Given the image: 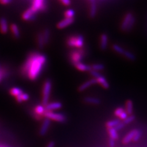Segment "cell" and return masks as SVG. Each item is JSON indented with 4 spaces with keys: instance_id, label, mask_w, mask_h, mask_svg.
I'll list each match as a JSON object with an SVG mask.
<instances>
[{
    "instance_id": "1",
    "label": "cell",
    "mask_w": 147,
    "mask_h": 147,
    "mask_svg": "<svg viewBox=\"0 0 147 147\" xmlns=\"http://www.w3.org/2000/svg\"><path fill=\"white\" fill-rule=\"evenodd\" d=\"M47 61L45 55L38 52L31 53L22 67L23 74L31 80L38 79Z\"/></svg>"
},
{
    "instance_id": "2",
    "label": "cell",
    "mask_w": 147,
    "mask_h": 147,
    "mask_svg": "<svg viewBox=\"0 0 147 147\" xmlns=\"http://www.w3.org/2000/svg\"><path fill=\"white\" fill-rule=\"evenodd\" d=\"M67 44L70 47L81 49L84 45V38L81 35L71 36L67 39Z\"/></svg>"
},
{
    "instance_id": "3",
    "label": "cell",
    "mask_w": 147,
    "mask_h": 147,
    "mask_svg": "<svg viewBox=\"0 0 147 147\" xmlns=\"http://www.w3.org/2000/svg\"><path fill=\"white\" fill-rule=\"evenodd\" d=\"M136 18L131 12H128L124 17L123 20L121 24V29L123 31H128L131 30L134 26Z\"/></svg>"
},
{
    "instance_id": "4",
    "label": "cell",
    "mask_w": 147,
    "mask_h": 147,
    "mask_svg": "<svg viewBox=\"0 0 147 147\" xmlns=\"http://www.w3.org/2000/svg\"><path fill=\"white\" fill-rule=\"evenodd\" d=\"M52 82L50 80H47L44 85L43 87V97H42V104L46 105L49 103V97L50 92L52 90Z\"/></svg>"
},
{
    "instance_id": "5",
    "label": "cell",
    "mask_w": 147,
    "mask_h": 147,
    "mask_svg": "<svg viewBox=\"0 0 147 147\" xmlns=\"http://www.w3.org/2000/svg\"><path fill=\"white\" fill-rule=\"evenodd\" d=\"M44 117L50 119H53L58 122H64L66 120V117L63 114L54 113L51 111H45L44 113Z\"/></svg>"
},
{
    "instance_id": "6",
    "label": "cell",
    "mask_w": 147,
    "mask_h": 147,
    "mask_svg": "<svg viewBox=\"0 0 147 147\" xmlns=\"http://www.w3.org/2000/svg\"><path fill=\"white\" fill-rule=\"evenodd\" d=\"M90 73H91V76H93L94 79H96L98 83H99V84H100L101 86L104 87V88L107 89L109 88V84L108 82L107 81L106 79H105L104 76H101L98 71L91 70Z\"/></svg>"
},
{
    "instance_id": "7",
    "label": "cell",
    "mask_w": 147,
    "mask_h": 147,
    "mask_svg": "<svg viewBox=\"0 0 147 147\" xmlns=\"http://www.w3.org/2000/svg\"><path fill=\"white\" fill-rule=\"evenodd\" d=\"M83 52L82 50H78V51H74L71 53L70 55L71 60L73 64H77L80 63L83 58Z\"/></svg>"
},
{
    "instance_id": "8",
    "label": "cell",
    "mask_w": 147,
    "mask_h": 147,
    "mask_svg": "<svg viewBox=\"0 0 147 147\" xmlns=\"http://www.w3.org/2000/svg\"><path fill=\"white\" fill-rule=\"evenodd\" d=\"M44 0H33V5L31 7L35 13L44 9Z\"/></svg>"
},
{
    "instance_id": "9",
    "label": "cell",
    "mask_w": 147,
    "mask_h": 147,
    "mask_svg": "<svg viewBox=\"0 0 147 147\" xmlns=\"http://www.w3.org/2000/svg\"><path fill=\"white\" fill-rule=\"evenodd\" d=\"M50 125V119L45 118L44 120V122L42 123V126H41L40 129L39 131V134L41 136H44L46 133L47 132V131Z\"/></svg>"
},
{
    "instance_id": "10",
    "label": "cell",
    "mask_w": 147,
    "mask_h": 147,
    "mask_svg": "<svg viewBox=\"0 0 147 147\" xmlns=\"http://www.w3.org/2000/svg\"><path fill=\"white\" fill-rule=\"evenodd\" d=\"M74 22V18H65L63 20L59 22L57 24V28L58 29H63L71 25Z\"/></svg>"
},
{
    "instance_id": "11",
    "label": "cell",
    "mask_w": 147,
    "mask_h": 147,
    "mask_svg": "<svg viewBox=\"0 0 147 147\" xmlns=\"http://www.w3.org/2000/svg\"><path fill=\"white\" fill-rule=\"evenodd\" d=\"M35 12L32 10V9L30 7L28 9H27L22 14V18L24 20L30 21L34 19L35 18Z\"/></svg>"
},
{
    "instance_id": "12",
    "label": "cell",
    "mask_w": 147,
    "mask_h": 147,
    "mask_svg": "<svg viewBox=\"0 0 147 147\" xmlns=\"http://www.w3.org/2000/svg\"><path fill=\"white\" fill-rule=\"evenodd\" d=\"M96 84H98V82H97V80H96V79L94 78V79H90V80H89L88 81L85 82L83 84H82L79 87V88H78V90H79V91H84V90H85L86 89L88 88V87L91 86V85H93Z\"/></svg>"
},
{
    "instance_id": "13",
    "label": "cell",
    "mask_w": 147,
    "mask_h": 147,
    "mask_svg": "<svg viewBox=\"0 0 147 147\" xmlns=\"http://www.w3.org/2000/svg\"><path fill=\"white\" fill-rule=\"evenodd\" d=\"M63 106L61 102H55L52 103H48L45 105V111H51L53 110H57L61 109Z\"/></svg>"
},
{
    "instance_id": "14",
    "label": "cell",
    "mask_w": 147,
    "mask_h": 147,
    "mask_svg": "<svg viewBox=\"0 0 147 147\" xmlns=\"http://www.w3.org/2000/svg\"><path fill=\"white\" fill-rule=\"evenodd\" d=\"M9 30V26L7 20L5 18H0V31L2 33L6 34Z\"/></svg>"
},
{
    "instance_id": "15",
    "label": "cell",
    "mask_w": 147,
    "mask_h": 147,
    "mask_svg": "<svg viewBox=\"0 0 147 147\" xmlns=\"http://www.w3.org/2000/svg\"><path fill=\"white\" fill-rule=\"evenodd\" d=\"M108 44V36L106 34H102L100 38V49L104 50L106 49Z\"/></svg>"
},
{
    "instance_id": "16",
    "label": "cell",
    "mask_w": 147,
    "mask_h": 147,
    "mask_svg": "<svg viewBox=\"0 0 147 147\" xmlns=\"http://www.w3.org/2000/svg\"><path fill=\"white\" fill-rule=\"evenodd\" d=\"M136 131H137V129H134L129 132L128 134L124 137V139L123 140V143L125 144H127L129 143V142L133 139V138H134V136L136 134Z\"/></svg>"
},
{
    "instance_id": "17",
    "label": "cell",
    "mask_w": 147,
    "mask_h": 147,
    "mask_svg": "<svg viewBox=\"0 0 147 147\" xmlns=\"http://www.w3.org/2000/svg\"><path fill=\"white\" fill-rule=\"evenodd\" d=\"M74 65L77 69L80 71H90L91 70V66L86 65L85 64H83L81 62L78 63Z\"/></svg>"
},
{
    "instance_id": "18",
    "label": "cell",
    "mask_w": 147,
    "mask_h": 147,
    "mask_svg": "<svg viewBox=\"0 0 147 147\" xmlns=\"http://www.w3.org/2000/svg\"><path fill=\"white\" fill-rule=\"evenodd\" d=\"M11 30L12 33L13 35V36L15 37L16 38H20V31L19 28H18V26L16 24H13L11 25Z\"/></svg>"
},
{
    "instance_id": "19",
    "label": "cell",
    "mask_w": 147,
    "mask_h": 147,
    "mask_svg": "<svg viewBox=\"0 0 147 147\" xmlns=\"http://www.w3.org/2000/svg\"><path fill=\"white\" fill-rule=\"evenodd\" d=\"M84 100L87 103L94 105H98L100 103V100L99 99L93 97H86L84 99Z\"/></svg>"
},
{
    "instance_id": "20",
    "label": "cell",
    "mask_w": 147,
    "mask_h": 147,
    "mask_svg": "<svg viewBox=\"0 0 147 147\" xmlns=\"http://www.w3.org/2000/svg\"><path fill=\"white\" fill-rule=\"evenodd\" d=\"M37 44H38V47L40 49L43 48L44 46L45 45L42 33H39L37 36Z\"/></svg>"
},
{
    "instance_id": "21",
    "label": "cell",
    "mask_w": 147,
    "mask_h": 147,
    "mask_svg": "<svg viewBox=\"0 0 147 147\" xmlns=\"http://www.w3.org/2000/svg\"><path fill=\"white\" fill-rule=\"evenodd\" d=\"M126 113L127 115H131L133 111V103L132 101L131 100H128L126 101Z\"/></svg>"
},
{
    "instance_id": "22",
    "label": "cell",
    "mask_w": 147,
    "mask_h": 147,
    "mask_svg": "<svg viewBox=\"0 0 147 147\" xmlns=\"http://www.w3.org/2000/svg\"><path fill=\"white\" fill-rule=\"evenodd\" d=\"M23 93H24V92H23L22 90H21L19 88H17V87H13V88H12L10 90L11 94L13 96H16V97L22 94Z\"/></svg>"
},
{
    "instance_id": "23",
    "label": "cell",
    "mask_w": 147,
    "mask_h": 147,
    "mask_svg": "<svg viewBox=\"0 0 147 147\" xmlns=\"http://www.w3.org/2000/svg\"><path fill=\"white\" fill-rule=\"evenodd\" d=\"M109 133L110 136V139H112L113 140H116L118 138V135L117 134V131L115 129L114 127H110L109 128Z\"/></svg>"
},
{
    "instance_id": "24",
    "label": "cell",
    "mask_w": 147,
    "mask_h": 147,
    "mask_svg": "<svg viewBox=\"0 0 147 147\" xmlns=\"http://www.w3.org/2000/svg\"><path fill=\"white\" fill-rule=\"evenodd\" d=\"M42 33L45 44H47L49 42V39H50V30L49 29H45L43 31V32H42Z\"/></svg>"
},
{
    "instance_id": "25",
    "label": "cell",
    "mask_w": 147,
    "mask_h": 147,
    "mask_svg": "<svg viewBox=\"0 0 147 147\" xmlns=\"http://www.w3.org/2000/svg\"><path fill=\"white\" fill-rule=\"evenodd\" d=\"M97 12V7H96V4L95 3H92L90 7V14L91 17H94Z\"/></svg>"
},
{
    "instance_id": "26",
    "label": "cell",
    "mask_w": 147,
    "mask_h": 147,
    "mask_svg": "<svg viewBox=\"0 0 147 147\" xmlns=\"http://www.w3.org/2000/svg\"><path fill=\"white\" fill-rule=\"evenodd\" d=\"M123 55L124 57H125L126 58L130 59L131 61H134L136 59L135 55L129 51H126V50H125V52H124L123 53Z\"/></svg>"
},
{
    "instance_id": "27",
    "label": "cell",
    "mask_w": 147,
    "mask_h": 147,
    "mask_svg": "<svg viewBox=\"0 0 147 147\" xmlns=\"http://www.w3.org/2000/svg\"><path fill=\"white\" fill-rule=\"evenodd\" d=\"M119 122H120V120H119V119H113V120L108 121L106 124V126L108 128L114 127H115Z\"/></svg>"
},
{
    "instance_id": "28",
    "label": "cell",
    "mask_w": 147,
    "mask_h": 147,
    "mask_svg": "<svg viewBox=\"0 0 147 147\" xmlns=\"http://www.w3.org/2000/svg\"><path fill=\"white\" fill-rule=\"evenodd\" d=\"M91 70L98 72L99 71L104 69V66L102 64H93V66H91Z\"/></svg>"
},
{
    "instance_id": "29",
    "label": "cell",
    "mask_w": 147,
    "mask_h": 147,
    "mask_svg": "<svg viewBox=\"0 0 147 147\" xmlns=\"http://www.w3.org/2000/svg\"><path fill=\"white\" fill-rule=\"evenodd\" d=\"M112 48H113L114 51H115L116 52H117V53H118L119 54L123 55V52H125V50H124L121 47H120V46L117 45V44H114L113 45Z\"/></svg>"
},
{
    "instance_id": "30",
    "label": "cell",
    "mask_w": 147,
    "mask_h": 147,
    "mask_svg": "<svg viewBox=\"0 0 147 147\" xmlns=\"http://www.w3.org/2000/svg\"><path fill=\"white\" fill-rule=\"evenodd\" d=\"M65 18H74L75 16V12L72 9H68L64 12Z\"/></svg>"
},
{
    "instance_id": "31",
    "label": "cell",
    "mask_w": 147,
    "mask_h": 147,
    "mask_svg": "<svg viewBox=\"0 0 147 147\" xmlns=\"http://www.w3.org/2000/svg\"><path fill=\"white\" fill-rule=\"evenodd\" d=\"M35 111L38 114H44V112H45V107L42 106V105H39L36 107Z\"/></svg>"
},
{
    "instance_id": "32",
    "label": "cell",
    "mask_w": 147,
    "mask_h": 147,
    "mask_svg": "<svg viewBox=\"0 0 147 147\" xmlns=\"http://www.w3.org/2000/svg\"><path fill=\"white\" fill-rule=\"evenodd\" d=\"M135 118H136V117H135L134 115H131L130 116L127 117L125 119H124L123 123H125V125H126V124H129V123H130L132 121H134Z\"/></svg>"
},
{
    "instance_id": "33",
    "label": "cell",
    "mask_w": 147,
    "mask_h": 147,
    "mask_svg": "<svg viewBox=\"0 0 147 147\" xmlns=\"http://www.w3.org/2000/svg\"><path fill=\"white\" fill-rule=\"evenodd\" d=\"M141 136H142V132H141V131L137 130L136 134H135V135L134 136V138H133L132 140L134 141V142H137L138 140H139L140 139Z\"/></svg>"
},
{
    "instance_id": "34",
    "label": "cell",
    "mask_w": 147,
    "mask_h": 147,
    "mask_svg": "<svg viewBox=\"0 0 147 147\" xmlns=\"http://www.w3.org/2000/svg\"><path fill=\"white\" fill-rule=\"evenodd\" d=\"M125 123H124L123 122L120 121L115 127H114V128H115V129L117 131L121 130V129H123L124 127H125Z\"/></svg>"
},
{
    "instance_id": "35",
    "label": "cell",
    "mask_w": 147,
    "mask_h": 147,
    "mask_svg": "<svg viewBox=\"0 0 147 147\" xmlns=\"http://www.w3.org/2000/svg\"><path fill=\"white\" fill-rule=\"evenodd\" d=\"M20 96V98H21V99L22 101H26V100H28L30 98V96L29 95L26 94V93H23Z\"/></svg>"
},
{
    "instance_id": "36",
    "label": "cell",
    "mask_w": 147,
    "mask_h": 147,
    "mask_svg": "<svg viewBox=\"0 0 147 147\" xmlns=\"http://www.w3.org/2000/svg\"><path fill=\"white\" fill-rule=\"evenodd\" d=\"M123 111H124V109L123 108L121 107L117 108L115 111V115L117 117H119V115H120Z\"/></svg>"
},
{
    "instance_id": "37",
    "label": "cell",
    "mask_w": 147,
    "mask_h": 147,
    "mask_svg": "<svg viewBox=\"0 0 147 147\" xmlns=\"http://www.w3.org/2000/svg\"><path fill=\"white\" fill-rule=\"evenodd\" d=\"M127 117H128V115L127 114V113L125 111V110H124V111L119 115V117L120 118V119H123V120L124 119H125Z\"/></svg>"
},
{
    "instance_id": "38",
    "label": "cell",
    "mask_w": 147,
    "mask_h": 147,
    "mask_svg": "<svg viewBox=\"0 0 147 147\" xmlns=\"http://www.w3.org/2000/svg\"><path fill=\"white\" fill-rule=\"evenodd\" d=\"M61 3L65 6H69L71 4V0H59Z\"/></svg>"
},
{
    "instance_id": "39",
    "label": "cell",
    "mask_w": 147,
    "mask_h": 147,
    "mask_svg": "<svg viewBox=\"0 0 147 147\" xmlns=\"http://www.w3.org/2000/svg\"><path fill=\"white\" fill-rule=\"evenodd\" d=\"M12 0H0V3L3 4H8L11 3Z\"/></svg>"
},
{
    "instance_id": "40",
    "label": "cell",
    "mask_w": 147,
    "mask_h": 147,
    "mask_svg": "<svg viewBox=\"0 0 147 147\" xmlns=\"http://www.w3.org/2000/svg\"><path fill=\"white\" fill-rule=\"evenodd\" d=\"M115 145V140L112 139H110L109 140V146L110 147H114Z\"/></svg>"
},
{
    "instance_id": "41",
    "label": "cell",
    "mask_w": 147,
    "mask_h": 147,
    "mask_svg": "<svg viewBox=\"0 0 147 147\" xmlns=\"http://www.w3.org/2000/svg\"><path fill=\"white\" fill-rule=\"evenodd\" d=\"M55 143L53 141H52L49 142V144L47 145V147H55Z\"/></svg>"
},
{
    "instance_id": "42",
    "label": "cell",
    "mask_w": 147,
    "mask_h": 147,
    "mask_svg": "<svg viewBox=\"0 0 147 147\" xmlns=\"http://www.w3.org/2000/svg\"><path fill=\"white\" fill-rule=\"evenodd\" d=\"M3 77H4V72L2 71V72H0V82L2 81Z\"/></svg>"
},
{
    "instance_id": "43",
    "label": "cell",
    "mask_w": 147,
    "mask_h": 147,
    "mask_svg": "<svg viewBox=\"0 0 147 147\" xmlns=\"http://www.w3.org/2000/svg\"><path fill=\"white\" fill-rule=\"evenodd\" d=\"M2 72V69H1V67H0V72Z\"/></svg>"
}]
</instances>
